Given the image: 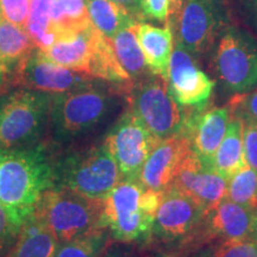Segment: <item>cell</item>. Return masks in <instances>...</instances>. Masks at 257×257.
<instances>
[{
    "label": "cell",
    "instance_id": "ffe728a7",
    "mask_svg": "<svg viewBox=\"0 0 257 257\" xmlns=\"http://www.w3.org/2000/svg\"><path fill=\"white\" fill-rule=\"evenodd\" d=\"M243 130L242 115L232 110L226 133L218 148L213 162L214 170L227 181L246 166L245 157H244Z\"/></svg>",
    "mask_w": 257,
    "mask_h": 257
},
{
    "label": "cell",
    "instance_id": "9c48e42d",
    "mask_svg": "<svg viewBox=\"0 0 257 257\" xmlns=\"http://www.w3.org/2000/svg\"><path fill=\"white\" fill-rule=\"evenodd\" d=\"M214 70L223 87L244 94L257 87V38L249 30L227 25L213 56Z\"/></svg>",
    "mask_w": 257,
    "mask_h": 257
},
{
    "label": "cell",
    "instance_id": "5b68a950",
    "mask_svg": "<svg viewBox=\"0 0 257 257\" xmlns=\"http://www.w3.org/2000/svg\"><path fill=\"white\" fill-rule=\"evenodd\" d=\"M55 186L93 200H104L121 181L117 162L105 142L54 160Z\"/></svg>",
    "mask_w": 257,
    "mask_h": 257
},
{
    "label": "cell",
    "instance_id": "d6986e66",
    "mask_svg": "<svg viewBox=\"0 0 257 257\" xmlns=\"http://www.w3.org/2000/svg\"><path fill=\"white\" fill-rule=\"evenodd\" d=\"M135 32L150 73L168 79L170 56L175 43L173 29L168 24L157 28L140 22L135 25Z\"/></svg>",
    "mask_w": 257,
    "mask_h": 257
},
{
    "label": "cell",
    "instance_id": "f35d334b",
    "mask_svg": "<svg viewBox=\"0 0 257 257\" xmlns=\"http://www.w3.org/2000/svg\"><path fill=\"white\" fill-rule=\"evenodd\" d=\"M250 238H251L252 240H255V242H257V212H256V214H255V218H253L251 236H250Z\"/></svg>",
    "mask_w": 257,
    "mask_h": 257
},
{
    "label": "cell",
    "instance_id": "4316f807",
    "mask_svg": "<svg viewBox=\"0 0 257 257\" xmlns=\"http://www.w3.org/2000/svg\"><path fill=\"white\" fill-rule=\"evenodd\" d=\"M108 231L101 229L72 240L57 243L54 257H104Z\"/></svg>",
    "mask_w": 257,
    "mask_h": 257
},
{
    "label": "cell",
    "instance_id": "8d00e7d4",
    "mask_svg": "<svg viewBox=\"0 0 257 257\" xmlns=\"http://www.w3.org/2000/svg\"><path fill=\"white\" fill-rule=\"evenodd\" d=\"M185 2L186 0H169V14L166 24H168L173 29V31L175 30L176 24H178L180 12H181Z\"/></svg>",
    "mask_w": 257,
    "mask_h": 257
},
{
    "label": "cell",
    "instance_id": "44dd1931",
    "mask_svg": "<svg viewBox=\"0 0 257 257\" xmlns=\"http://www.w3.org/2000/svg\"><path fill=\"white\" fill-rule=\"evenodd\" d=\"M57 243L54 234L31 214L22 225L6 257H54Z\"/></svg>",
    "mask_w": 257,
    "mask_h": 257
},
{
    "label": "cell",
    "instance_id": "cb8c5ba5",
    "mask_svg": "<svg viewBox=\"0 0 257 257\" xmlns=\"http://www.w3.org/2000/svg\"><path fill=\"white\" fill-rule=\"evenodd\" d=\"M37 48L24 28L0 21V66L11 73L32 50Z\"/></svg>",
    "mask_w": 257,
    "mask_h": 257
},
{
    "label": "cell",
    "instance_id": "f546056e",
    "mask_svg": "<svg viewBox=\"0 0 257 257\" xmlns=\"http://www.w3.org/2000/svg\"><path fill=\"white\" fill-rule=\"evenodd\" d=\"M31 0H0L3 19L24 28L27 25Z\"/></svg>",
    "mask_w": 257,
    "mask_h": 257
},
{
    "label": "cell",
    "instance_id": "52a82bcc",
    "mask_svg": "<svg viewBox=\"0 0 257 257\" xmlns=\"http://www.w3.org/2000/svg\"><path fill=\"white\" fill-rule=\"evenodd\" d=\"M51 94L18 89L0 99V149L41 144L49 128Z\"/></svg>",
    "mask_w": 257,
    "mask_h": 257
},
{
    "label": "cell",
    "instance_id": "d4e9b609",
    "mask_svg": "<svg viewBox=\"0 0 257 257\" xmlns=\"http://www.w3.org/2000/svg\"><path fill=\"white\" fill-rule=\"evenodd\" d=\"M89 24L87 0H54L51 6V28L56 41Z\"/></svg>",
    "mask_w": 257,
    "mask_h": 257
},
{
    "label": "cell",
    "instance_id": "7a4b0ae2",
    "mask_svg": "<svg viewBox=\"0 0 257 257\" xmlns=\"http://www.w3.org/2000/svg\"><path fill=\"white\" fill-rule=\"evenodd\" d=\"M124 94L118 86L99 80L87 87L51 94L49 131L60 146L86 137L104 121L115 106V95Z\"/></svg>",
    "mask_w": 257,
    "mask_h": 257
},
{
    "label": "cell",
    "instance_id": "7c38bea8",
    "mask_svg": "<svg viewBox=\"0 0 257 257\" xmlns=\"http://www.w3.org/2000/svg\"><path fill=\"white\" fill-rule=\"evenodd\" d=\"M104 142L117 162L121 179L140 181L144 163L161 141L127 110L111 128Z\"/></svg>",
    "mask_w": 257,
    "mask_h": 257
},
{
    "label": "cell",
    "instance_id": "74e56055",
    "mask_svg": "<svg viewBox=\"0 0 257 257\" xmlns=\"http://www.w3.org/2000/svg\"><path fill=\"white\" fill-rule=\"evenodd\" d=\"M8 76H9L8 70H6L3 66H0V89L4 88L6 83H8Z\"/></svg>",
    "mask_w": 257,
    "mask_h": 257
},
{
    "label": "cell",
    "instance_id": "ab89813d",
    "mask_svg": "<svg viewBox=\"0 0 257 257\" xmlns=\"http://www.w3.org/2000/svg\"><path fill=\"white\" fill-rule=\"evenodd\" d=\"M3 19V16H2V11H0V21H2Z\"/></svg>",
    "mask_w": 257,
    "mask_h": 257
},
{
    "label": "cell",
    "instance_id": "e0dca14e",
    "mask_svg": "<svg viewBox=\"0 0 257 257\" xmlns=\"http://www.w3.org/2000/svg\"><path fill=\"white\" fill-rule=\"evenodd\" d=\"M191 149L184 134L161 141L144 163L140 182L144 188L165 192L173 185L182 160Z\"/></svg>",
    "mask_w": 257,
    "mask_h": 257
},
{
    "label": "cell",
    "instance_id": "277c9868",
    "mask_svg": "<svg viewBox=\"0 0 257 257\" xmlns=\"http://www.w3.org/2000/svg\"><path fill=\"white\" fill-rule=\"evenodd\" d=\"M44 53L57 64L112 85L120 86L131 81L118 62L112 40L96 30L92 23L60 38Z\"/></svg>",
    "mask_w": 257,
    "mask_h": 257
},
{
    "label": "cell",
    "instance_id": "83f0119b",
    "mask_svg": "<svg viewBox=\"0 0 257 257\" xmlns=\"http://www.w3.org/2000/svg\"><path fill=\"white\" fill-rule=\"evenodd\" d=\"M229 200L257 212V172L246 165L227 181Z\"/></svg>",
    "mask_w": 257,
    "mask_h": 257
},
{
    "label": "cell",
    "instance_id": "2e32d148",
    "mask_svg": "<svg viewBox=\"0 0 257 257\" xmlns=\"http://www.w3.org/2000/svg\"><path fill=\"white\" fill-rule=\"evenodd\" d=\"M172 186L191 198L207 213L226 197L227 180L213 168L205 166L189 149Z\"/></svg>",
    "mask_w": 257,
    "mask_h": 257
},
{
    "label": "cell",
    "instance_id": "836d02e7",
    "mask_svg": "<svg viewBox=\"0 0 257 257\" xmlns=\"http://www.w3.org/2000/svg\"><path fill=\"white\" fill-rule=\"evenodd\" d=\"M142 8L146 19H154L160 23H167L169 14V0H142Z\"/></svg>",
    "mask_w": 257,
    "mask_h": 257
},
{
    "label": "cell",
    "instance_id": "f1b7e54d",
    "mask_svg": "<svg viewBox=\"0 0 257 257\" xmlns=\"http://www.w3.org/2000/svg\"><path fill=\"white\" fill-rule=\"evenodd\" d=\"M191 257H257V242L250 238L211 240Z\"/></svg>",
    "mask_w": 257,
    "mask_h": 257
},
{
    "label": "cell",
    "instance_id": "7402d4cb",
    "mask_svg": "<svg viewBox=\"0 0 257 257\" xmlns=\"http://www.w3.org/2000/svg\"><path fill=\"white\" fill-rule=\"evenodd\" d=\"M87 11L93 27L110 40L123 29L140 23L123 6L112 0H87Z\"/></svg>",
    "mask_w": 257,
    "mask_h": 257
},
{
    "label": "cell",
    "instance_id": "4fadbf2b",
    "mask_svg": "<svg viewBox=\"0 0 257 257\" xmlns=\"http://www.w3.org/2000/svg\"><path fill=\"white\" fill-rule=\"evenodd\" d=\"M168 88L174 100L186 108L206 106L216 82L198 67L197 57L175 40L168 69Z\"/></svg>",
    "mask_w": 257,
    "mask_h": 257
},
{
    "label": "cell",
    "instance_id": "484cf974",
    "mask_svg": "<svg viewBox=\"0 0 257 257\" xmlns=\"http://www.w3.org/2000/svg\"><path fill=\"white\" fill-rule=\"evenodd\" d=\"M54 0H31L30 12L25 30L34 41L35 46L47 51L56 42L51 28V6Z\"/></svg>",
    "mask_w": 257,
    "mask_h": 257
},
{
    "label": "cell",
    "instance_id": "e575fe53",
    "mask_svg": "<svg viewBox=\"0 0 257 257\" xmlns=\"http://www.w3.org/2000/svg\"><path fill=\"white\" fill-rule=\"evenodd\" d=\"M243 22L257 38V0H236Z\"/></svg>",
    "mask_w": 257,
    "mask_h": 257
},
{
    "label": "cell",
    "instance_id": "9a60e30c",
    "mask_svg": "<svg viewBox=\"0 0 257 257\" xmlns=\"http://www.w3.org/2000/svg\"><path fill=\"white\" fill-rule=\"evenodd\" d=\"M231 114L230 104L223 107L206 105L188 108L184 135L188 138L192 152L206 167L213 168L214 156L226 133Z\"/></svg>",
    "mask_w": 257,
    "mask_h": 257
},
{
    "label": "cell",
    "instance_id": "ba28073f",
    "mask_svg": "<svg viewBox=\"0 0 257 257\" xmlns=\"http://www.w3.org/2000/svg\"><path fill=\"white\" fill-rule=\"evenodd\" d=\"M126 98L128 110L159 141L184 134L188 108H180L166 79L150 74L131 85Z\"/></svg>",
    "mask_w": 257,
    "mask_h": 257
},
{
    "label": "cell",
    "instance_id": "1f68e13d",
    "mask_svg": "<svg viewBox=\"0 0 257 257\" xmlns=\"http://www.w3.org/2000/svg\"><path fill=\"white\" fill-rule=\"evenodd\" d=\"M19 230L21 229L15 224L8 210L0 202V252L14 244Z\"/></svg>",
    "mask_w": 257,
    "mask_h": 257
},
{
    "label": "cell",
    "instance_id": "d6a6232c",
    "mask_svg": "<svg viewBox=\"0 0 257 257\" xmlns=\"http://www.w3.org/2000/svg\"><path fill=\"white\" fill-rule=\"evenodd\" d=\"M230 106L240 115L257 123V87L244 94H236Z\"/></svg>",
    "mask_w": 257,
    "mask_h": 257
},
{
    "label": "cell",
    "instance_id": "30bf717a",
    "mask_svg": "<svg viewBox=\"0 0 257 257\" xmlns=\"http://www.w3.org/2000/svg\"><path fill=\"white\" fill-rule=\"evenodd\" d=\"M229 22V0H186L174 37L193 56L200 57L213 47Z\"/></svg>",
    "mask_w": 257,
    "mask_h": 257
},
{
    "label": "cell",
    "instance_id": "6da1fadb",
    "mask_svg": "<svg viewBox=\"0 0 257 257\" xmlns=\"http://www.w3.org/2000/svg\"><path fill=\"white\" fill-rule=\"evenodd\" d=\"M55 186L54 159L43 144L0 149V202L21 229L38 199Z\"/></svg>",
    "mask_w": 257,
    "mask_h": 257
},
{
    "label": "cell",
    "instance_id": "d590c367",
    "mask_svg": "<svg viewBox=\"0 0 257 257\" xmlns=\"http://www.w3.org/2000/svg\"><path fill=\"white\" fill-rule=\"evenodd\" d=\"M112 2L123 6L137 22L146 21V16L143 14L142 0H112Z\"/></svg>",
    "mask_w": 257,
    "mask_h": 257
},
{
    "label": "cell",
    "instance_id": "5bb4252c",
    "mask_svg": "<svg viewBox=\"0 0 257 257\" xmlns=\"http://www.w3.org/2000/svg\"><path fill=\"white\" fill-rule=\"evenodd\" d=\"M205 216L206 212L191 198L170 186L163 192L154 221L153 233L166 240H189L200 229Z\"/></svg>",
    "mask_w": 257,
    "mask_h": 257
},
{
    "label": "cell",
    "instance_id": "8fae6325",
    "mask_svg": "<svg viewBox=\"0 0 257 257\" xmlns=\"http://www.w3.org/2000/svg\"><path fill=\"white\" fill-rule=\"evenodd\" d=\"M99 81L87 74L57 64L35 48L11 72V85L32 91L60 94L87 87Z\"/></svg>",
    "mask_w": 257,
    "mask_h": 257
},
{
    "label": "cell",
    "instance_id": "603a6c76",
    "mask_svg": "<svg viewBox=\"0 0 257 257\" xmlns=\"http://www.w3.org/2000/svg\"><path fill=\"white\" fill-rule=\"evenodd\" d=\"M112 44L118 62L125 70L131 81L136 82L150 75L143 51L138 43L135 27L123 29L112 38Z\"/></svg>",
    "mask_w": 257,
    "mask_h": 257
},
{
    "label": "cell",
    "instance_id": "8992f818",
    "mask_svg": "<svg viewBox=\"0 0 257 257\" xmlns=\"http://www.w3.org/2000/svg\"><path fill=\"white\" fill-rule=\"evenodd\" d=\"M102 200H93L62 187L47 189L38 199L32 216L57 242H66L104 229Z\"/></svg>",
    "mask_w": 257,
    "mask_h": 257
},
{
    "label": "cell",
    "instance_id": "ac0fdd59",
    "mask_svg": "<svg viewBox=\"0 0 257 257\" xmlns=\"http://www.w3.org/2000/svg\"><path fill=\"white\" fill-rule=\"evenodd\" d=\"M255 214L256 212L224 198L207 212L194 239L204 242L248 239L251 236Z\"/></svg>",
    "mask_w": 257,
    "mask_h": 257
},
{
    "label": "cell",
    "instance_id": "4dcf8cb0",
    "mask_svg": "<svg viewBox=\"0 0 257 257\" xmlns=\"http://www.w3.org/2000/svg\"><path fill=\"white\" fill-rule=\"evenodd\" d=\"M242 118L244 124V157H245L246 165L257 172V123L243 115Z\"/></svg>",
    "mask_w": 257,
    "mask_h": 257
},
{
    "label": "cell",
    "instance_id": "3957f363",
    "mask_svg": "<svg viewBox=\"0 0 257 257\" xmlns=\"http://www.w3.org/2000/svg\"><path fill=\"white\" fill-rule=\"evenodd\" d=\"M162 197V192L144 188L140 181L121 180L102 200V227L118 242L148 239Z\"/></svg>",
    "mask_w": 257,
    "mask_h": 257
}]
</instances>
